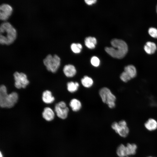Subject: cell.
I'll use <instances>...</instances> for the list:
<instances>
[{"label":"cell","mask_w":157,"mask_h":157,"mask_svg":"<svg viewBox=\"0 0 157 157\" xmlns=\"http://www.w3.org/2000/svg\"><path fill=\"white\" fill-rule=\"evenodd\" d=\"M17 36L16 29L9 22L4 21L0 26V43L9 45L13 43Z\"/></svg>","instance_id":"1"},{"label":"cell","mask_w":157,"mask_h":157,"mask_svg":"<svg viewBox=\"0 0 157 157\" xmlns=\"http://www.w3.org/2000/svg\"><path fill=\"white\" fill-rule=\"evenodd\" d=\"M112 47H106V52L112 57L118 59H121L126 55L128 51L126 43L124 41L117 39L111 41Z\"/></svg>","instance_id":"2"},{"label":"cell","mask_w":157,"mask_h":157,"mask_svg":"<svg viewBox=\"0 0 157 157\" xmlns=\"http://www.w3.org/2000/svg\"><path fill=\"white\" fill-rule=\"evenodd\" d=\"M18 99L17 93L15 92L9 94L7 93L6 86L3 85L0 87V106L2 108H10L14 106Z\"/></svg>","instance_id":"3"},{"label":"cell","mask_w":157,"mask_h":157,"mask_svg":"<svg viewBox=\"0 0 157 157\" xmlns=\"http://www.w3.org/2000/svg\"><path fill=\"white\" fill-rule=\"evenodd\" d=\"M43 63L47 69L53 73L56 72L60 64V59L57 55H47L43 60Z\"/></svg>","instance_id":"4"},{"label":"cell","mask_w":157,"mask_h":157,"mask_svg":"<svg viewBox=\"0 0 157 157\" xmlns=\"http://www.w3.org/2000/svg\"><path fill=\"white\" fill-rule=\"evenodd\" d=\"M99 93L104 103L107 104L110 108H112L115 107L116 97L109 89L106 87L103 88L100 90Z\"/></svg>","instance_id":"5"},{"label":"cell","mask_w":157,"mask_h":157,"mask_svg":"<svg viewBox=\"0 0 157 157\" xmlns=\"http://www.w3.org/2000/svg\"><path fill=\"white\" fill-rule=\"evenodd\" d=\"M111 127L116 133L122 137H126L129 133V129L126 122L124 120H121L118 122H113Z\"/></svg>","instance_id":"6"},{"label":"cell","mask_w":157,"mask_h":157,"mask_svg":"<svg viewBox=\"0 0 157 157\" xmlns=\"http://www.w3.org/2000/svg\"><path fill=\"white\" fill-rule=\"evenodd\" d=\"M13 75L15 81L14 85L16 88H25L29 84V81L24 73L16 72Z\"/></svg>","instance_id":"7"},{"label":"cell","mask_w":157,"mask_h":157,"mask_svg":"<svg viewBox=\"0 0 157 157\" xmlns=\"http://www.w3.org/2000/svg\"><path fill=\"white\" fill-rule=\"evenodd\" d=\"M54 108L56 115L58 117L62 119H65L67 118L69 109L65 102H59L55 105Z\"/></svg>","instance_id":"8"},{"label":"cell","mask_w":157,"mask_h":157,"mask_svg":"<svg viewBox=\"0 0 157 157\" xmlns=\"http://www.w3.org/2000/svg\"><path fill=\"white\" fill-rule=\"evenodd\" d=\"M13 11L12 7L9 4L3 3L0 6V19L6 21L11 15Z\"/></svg>","instance_id":"9"},{"label":"cell","mask_w":157,"mask_h":157,"mask_svg":"<svg viewBox=\"0 0 157 157\" xmlns=\"http://www.w3.org/2000/svg\"><path fill=\"white\" fill-rule=\"evenodd\" d=\"M63 71L65 75L68 77H73L76 72L75 67L71 64L65 65L63 68Z\"/></svg>","instance_id":"10"},{"label":"cell","mask_w":157,"mask_h":157,"mask_svg":"<svg viewBox=\"0 0 157 157\" xmlns=\"http://www.w3.org/2000/svg\"><path fill=\"white\" fill-rule=\"evenodd\" d=\"M42 116L47 121L52 120L55 117V113L53 110L49 107L45 108L42 113Z\"/></svg>","instance_id":"11"},{"label":"cell","mask_w":157,"mask_h":157,"mask_svg":"<svg viewBox=\"0 0 157 157\" xmlns=\"http://www.w3.org/2000/svg\"><path fill=\"white\" fill-rule=\"evenodd\" d=\"M42 99L44 103L49 104L54 101L55 98L53 96L51 91L49 90H46L42 93Z\"/></svg>","instance_id":"12"},{"label":"cell","mask_w":157,"mask_h":157,"mask_svg":"<svg viewBox=\"0 0 157 157\" xmlns=\"http://www.w3.org/2000/svg\"><path fill=\"white\" fill-rule=\"evenodd\" d=\"M146 128L149 131H153L157 129V122L153 118L149 119L144 123Z\"/></svg>","instance_id":"13"},{"label":"cell","mask_w":157,"mask_h":157,"mask_svg":"<svg viewBox=\"0 0 157 157\" xmlns=\"http://www.w3.org/2000/svg\"><path fill=\"white\" fill-rule=\"evenodd\" d=\"M144 49L148 54H151L154 53L156 49V46L155 43L151 42H146L144 47Z\"/></svg>","instance_id":"14"},{"label":"cell","mask_w":157,"mask_h":157,"mask_svg":"<svg viewBox=\"0 0 157 157\" xmlns=\"http://www.w3.org/2000/svg\"><path fill=\"white\" fill-rule=\"evenodd\" d=\"M124 71L132 78L135 77L137 75V70L135 67L132 65H129L126 66Z\"/></svg>","instance_id":"15"},{"label":"cell","mask_w":157,"mask_h":157,"mask_svg":"<svg viewBox=\"0 0 157 157\" xmlns=\"http://www.w3.org/2000/svg\"><path fill=\"white\" fill-rule=\"evenodd\" d=\"M69 105L72 110L74 112L79 111L81 107V102L76 99H72L70 102Z\"/></svg>","instance_id":"16"},{"label":"cell","mask_w":157,"mask_h":157,"mask_svg":"<svg viewBox=\"0 0 157 157\" xmlns=\"http://www.w3.org/2000/svg\"><path fill=\"white\" fill-rule=\"evenodd\" d=\"M85 46L88 48L93 49L95 47L97 44V40L94 37H88L85 38Z\"/></svg>","instance_id":"17"},{"label":"cell","mask_w":157,"mask_h":157,"mask_svg":"<svg viewBox=\"0 0 157 157\" xmlns=\"http://www.w3.org/2000/svg\"><path fill=\"white\" fill-rule=\"evenodd\" d=\"M116 152L119 157H126L127 156L126 146L123 144H121L117 147Z\"/></svg>","instance_id":"18"},{"label":"cell","mask_w":157,"mask_h":157,"mask_svg":"<svg viewBox=\"0 0 157 157\" xmlns=\"http://www.w3.org/2000/svg\"><path fill=\"white\" fill-rule=\"evenodd\" d=\"M128 156L135 154L137 148V145L134 143H128L126 146Z\"/></svg>","instance_id":"19"},{"label":"cell","mask_w":157,"mask_h":157,"mask_svg":"<svg viewBox=\"0 0 157 157\" xmlns=\"http://www.w3.org/2000/svg\"><path fill=\"white\" fill-rule=\"evenodd\" d=\"M81 83L83 86L90 88L93 85V81L92 79L87 76H84L81 79Z\"/></svg>","instance_id":"20"},{"label":"cell","mask_w":157,"mask_h":157,"mask_svg":"<svg viewBox=\"0 0 157 157\" xmlns=\"http://www.w3.org/2000/svg\"><path fill=\"white\" fill-rule=\"evenodd\" d=\"M79 84L77 82L71 81L68 82L67 84V90L71 93L76 92L78 89Z\"/></svg>","instance_id":"21"},{"label":"cell","mask_w":157,"mask_h":157,"mask_svg":"<svg viewBox=\"0 0 157 157\" xmlns=\"http://www.w3.org/2000/svg\"><path fill=\"white\" fill-rule=\"evenodd\" d=\"M71 48L74 53H79L81 51L82 48V46L79 43H74L71 44Z\"/></svg>","instance_id":"22"},{"label":"cell","mask_w":157,"mask_h":157,"mask_svg":"<svg viewBox=\"0 0 157 157\" xmlns=\"http://www.w3.org/2000/svg\"><path fill=\"white\" fill-rule=\"evenodd\" d=\"M120 77L121 80L124 82H126L131 79L127 74L124 71L121 73Z\"/></svg>","instance_id":"23"},{"label":"cell","mask_w":157,"mask_h":157,"mask_svg":"<svg viewBox=\"0 0 157 157\" xmlns=\"http://www.w3.org/2000/svg\"><path fill=\"white\" fill-rule=\"evenodd\" d=\"M90 62L92 65L94 67H98L100 65V61L99 59L95 56H94L91 58Z\"/></svg>","instance_id":"24"},{"label":"cell","mask_w":157,"mask_h":157,"mask_svg":"<svg viewBox=\"0 0 157 157\" xmlns=\"http://www.w3.org/2000/svg\"><path fill=\"white\" fill-rule=\"evenodd\" d=\"M148 33L152 37L157 38V29L155 28L151 27L148 30Z\"/></svg>","instance_id":"25"},{"label":"cell","mask_w":157,"mask_h":157,"mask_svg":"<svg viewBox=\"0 0 157 157\" xmlns=\"http://www.w3.org/2000/svg\"><path fill=\"white\" fill-rule=\"evenodd\" d=\"M86 4L88 5H91L95 3L96 1V0H85V1Z\"/></svg>","instance_id":"26"},{"label":"cell","mask_w":157,"mask_h":157,"mask_svg":"<svg viewBox=\"0 0 157 157\" xmlns=\"http://www.w3.org/2000/svg\"><path fill=\"white\" fill-rule=\"evenodd\" d=\"M0 157H3V155L2 154L1 152H0Z\"/></svg>","instance_id":"27"},{"label":"cell","mask_w":157,"mask_h":157,"mask_svg":"<svg viewBox=\"0 0 157 157\" xmlns=\"http://www.w3.org/2000/svg\"><path fill=\"white\" fill-rule=\"evenodd\" d=\"M156 12L157 13V5L156 7Z\"/></svg>","instance_id":"28"},{"label":"cell","mask_w":157,"mask_h":157,"mask_svg":"<svg viewBox=\"0 0 157 157\" xmlns=\"http://www.w3.org/2000/svg\"><path fill=\"white\" fill-rule=\"evenodd\" d=\"M152 157V156H148V157Z\"/></svg>","instance_id":"29"},{"label":"cell","mask_w":157,"mask_h":157,"mask_svg":"<svg viewBox=\"0 0 157 157\" xmlns=\"http://www.w3.org/2000/svg\"><path fill=\"white\" fill-rule=\"evenodd\" d=\"M126 157H129V156H126Z\"/></svg>","instance_id":"30"}]
</instances>
